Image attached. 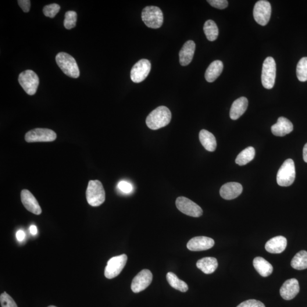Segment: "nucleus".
I'll return each mask as SVG.
<instances>
[{"label":"nucleus","mask_w":307,"mask_h":307,"mask_svg":"<svg viewBox=\"0 0 307 307\" xmlns=\"http://www.w3.org/2000/svg\"><path fill=\"white\" fill-rule=\"evenodd\" d=\"M171 120V113L165 106L156 108L149 114L146 120V125L152 130H155L169 125Z\"/></svg>","instance_id":"obj_1"},{"label":"nucleus","mask_w":307,"mask_h":307,"mask_svg":"<svg viewBox=\"0 0 307 307\" xmlns=\"http://www.w3.org/2000/svg\"><path fill=\"white\" fill-rule=\"evenodd\" d=\"M56 62L66 76L73 78L79 77L80 71L76 60L69 53L63 52L58 53L56 56Z\"/></svg>","instance_id":"obj_2"},{"label":"nucleus","mask_w":307,"mask_h":307,"mask_svg":"<svg viewBox=\"0 0 307 307\" xmlns=\"http://www.w3.org/2000/svg\"><path fill=\"white\" fill-rule=\"evenodd\" d=\"M86 198L88 204L92 206H99L105 202V192L101 181L98 180L89 181Z\"/></svg>","instance_id":"obj_3"},{"label":"nucleus","mask_w":307,"mask_h":307,"mask_svg":"<svg viewBox=\"0 0 307 307\" xmlns=\"http://www.w3.org/2000/svg\"><path fill=\"white\" fill-rule=\"evenodd\" d=\"M296 171L294 160L288 159L285 160L278 171L277 181L281 187H288L293 184L295 179Z\"/></svg>","instance_id":"obj_4"},{"label":"nucleus","mask_w":307,"mask_h":307,"mask_svg":"<svg viewBox=\"0 0 307 307\" xmlns=\"http://www.w3.org/2000/svg\"><path fill=\"white\" fill-rule=\"evenodd\" d=\"M142 19L146 26L152 28H158L163 23L161 9L154 6H146L142 12Z\"/></svg>","instance_id":"obj_5"},{"label":"nucleus","mask_w":307,"mask_h":307,"mask_svg":"<svg viewBox=\"0 0 307 307\" xmlns=\"http://www.w3.org/2000/svg\"><path fill=\"white\" fill-rule=\"evenodd\" d=\"M276 63L272 57H267L263 64L261 80L263 87L272 89L276 82Z\"/></svg>","instance_id":"obj_6"},{"label":"nucleus","mask_w":307,"mask_h":307,"mask_svg":"<svg viewBox=\"0 0 307 307\" xmlns=\"http://www.w3.org/2000/svg\"><path fill=\"white\" fill-rule=\"evenodd\" d=\"M19 83L26 94L34 95L37 91L39 84V77L32 70H26L21 73L19 77Z\"/></svg>","instance_id":"obj_7"},{"label":"nucleus","mask_w":307,"mask_h":307,"mask_svg":"<svg viewBox=\"0 0 307 307\" xmlns=\"http://www.w3.org/2000/svg\"><path fill=\"white\" fill-rule=\"evenodd\" d=\"M128 260L126 255L114 256L110 258L105 267L104 275L108 279H113L119 276L126 266Z\"/></svg>","instance_id":"obj_8"},{"label":"nucleus","mask_w":307,"mask_h":307,"mask_svg":"<svg viewBox=\"0 0 307 307\" xmlns=\"http://www.w3.org/2000/svg\"><path fill=\"white\" fill-rule=\"evenodd\" d=\"M271 14V6L269 1L260 0L256 2L253 10V16L260 26H266L269 23Z\"/></svg>","instance_id":"obj_9"},{"label":"nucleus","mask_w":307,"mask_h":307,"mask_svg":"<svg viewBox=\"0 0 307 307\" xmlns=\"http://www.w3.org/2000/svg\"><path fill=\"white\" fill-rule=\"evenodd\" d=\"M177 208L185 215L194 217H199L203 215V210L201 206L187 198H178L176 201Z\"/></svg>","instance_id":"obj_10"},{"label":"nucleus","mask_w":307,"mask_h":307,"mask_svg":"<svg viewBox=\"0 0 307 307\" xmlns=\"http://www.w3.org/2000/svg\"><path fill=\"white\" fill-rule=\"evenodd\" d=\"M27 142H52L56 138L55 132L49 128H37L28 131L26 134Z\"/></svg>","instance_id":"obj_11"},{"label":"nucleus","mask_w":307,"mask_h":307,"mask_svg":"<svg viewBox=\"0 0 307 307\" xmlns=\"http://www.w3.org/2000/svg\"><path fill=\"white\" fill-rule=\"evenodd\" d=\"M152 65L149 60L143 59L139 60L132 68L130 77L135 83H141L145 80L151 72Z\"/></svg>","instance_id":"obj_12"},{"label":"nucleus","mask_w":307,"mask_h":307,"mask_svg":"<svg viewBox=\"0 0 307 307\" xmlns=\"http://www.w3.org/2000/svg\"><path fill=\"white\" fill-rule=\"evenodd\" d=\"M153 281V274L148 269L143 270L134 278L132 281L131 288L134 293H138L145 290Z\"/></svg>","instance_id":"obj_13"},{"label":"nucleus","mask_w":307,"mask_h":307,"mask_svg":"<svg viewBox=\"0 0 307 307\" xmlns=\"http://www.w3.org/2000/svg\"><path fill=\"white\" fill-rule=\"evenodd\" d=\"M215 245L212 238L205 236L192 238L188 241L187 247L191 251L199 252L211 249Z\"/></svg>","instance_id":"obj_14"},{"label":"nucleus","mask_w":307,"mask_h":307,"mask_svg":"<svg viewBox=\"0 0 307 307\" xmlns=\"http://www.w3.org/2000/svg\"><path fill=\"white\" fill-rule=\"evenodd\" d=\"M21 201L26 208L28 211L39 215L42 213V209L37 199L34 195L27 190H23L21 194Z\"/></svg>","instance_id":"obj_15"},{"label":"nucleus","mask_w":307,"mask_h":307,"mask_svg":"<svg viewBox=\"0 0 307 307\" xmlns=\"http://www.w3.org/2000/svg\"><path fill=\"white\" fill-rule=\"evenodd\" d=\"M300 291L299 282L295 278L288 280L284 282L280 290V294L282 298L286 301L294 299Z\"/></svg>","instance_id":"obj_16"},{"label":"nucleus","mask_w":307,"mask_h":307,"mask_svg":"<svg viewBox=\"0 0 307 307\" xmlns=\"http://www.w3.org/2000/svg\"><path fill=\"white\" fill-rule=\"evenodd\" d=\"M243 190L242 185L237 182H230L223 185L220 190L221 197L226 200H233L240 196Z\"/></svg>","instance_id":"obj_17"},{"label":"nucleus","mask_w":307,"mask_h":307,"mask_svg":"<svg viewBox=\"0 0 307 307\" xmlns=\"http://www.w3.org/2000/svg\"><path fill=\"white\" fill-rule=\"evenodd\" d=\"M293 124L286 118L281 117L277 123L271 127V132L276 136L284 137L293 130Z\"/></svg>","instance_id":"obj_18"},{"label":"nucleus","mask_w":307,"mask_h":307,"mask_svg":"<svg viewBox=\"0 0 307 307\" xmlns=\"http://www.w3.org/2000/svg\"><path fill=\"white\" fill-rule=\"evenodd\" d=\"M287 239L283 236H277L270 239L266 242L265 249L272 254H280L287 247Z\"/></svg>","instance_id":"obj_19"},{"label":"nucleus","mask_w":307,"mask_h":307,"mask_svg":"<svg viewBox=\"0 0 307 307\" xmlns=\"http://www.w3.org/2000/svg\"><path fill=\"white\" fill-rule=\"evenodd\" d=\"M196 45L193 41L185 42L179 52V62L182 66L190 64L194 57Z\"/></svg>","instance_id":"obj_20"},{"label":"nucleus","mask_w":307,"mask_h":307,"mask_svg":"<svg viewBox=\"0 0 307 307\" xmlns=\"http://www.w3.org/2000/svg\"><path fill=\"white\" fill-rule=\"evenodd\" d=\"M248 106V99L245 97L238 98L235 101L231 106L230 117L231 120H236L239 119L247 109Z\"/></svg>","instance_id":"obj_21"},{"label":"nucleus","mask_w":307,"mask_h":307,"mask_svg":"<svg viewBox=\"0 0 307 307\" xmlns=\"http://www.w3.org/2000/svg\"><path fill=\"white\" fill-rule=\"evenodd\" d=\"M199 139L202 145L207 151L213 152L217 148V142L214 135L208 130L203 129L200 131Z\"/></svg>","instance_id":"obj_22"},{"label":"nucleus","mask_w":307,"mask_h":307,"mask_svg":"<svg viewBox=\"0 0 307 307\" xmlns=\"http://www.w3.org/2000/svg\"><path fill=\"white\" fill-rule=\"evenodd\" d=\"M253 266L257 272L263 277L270 276L273 271V266L262 257H256L253 260Z\"/></svg>","instance_id":"obj_23"},{"label":"nucleus","mask_w":307,"mask_h":307,"mask_svg":"<svg viewBox=\"0 0 307 307\" xmlns=\"http://www.w3.org/2000/svg\"><path fill=\"white\" fill-rule=\"evenodd\" d=\"M223 63L220 60H215L210 64L205 74V79L209 83L215 81L223 70Z\"/></svg>","instance_id":"obj_24"},{"label":"nucleus","mask_w":307,"mask_h":307,"mask_svg":"<svg viewBox=\"0 0 307 307\" xmlns=\"http://www.w3.org/2000/svg\"><path fill=\"white\" fill-rule=\"evenodd\" d=\"M196 266L206 274H212L217 268V260L213 257H205L199 260Z\"/></svg>","instance_id":"obj_25"},{"label":"nucleus","mask_w":307,"mask_h":307,"mask_svg":"<svg viewBox=\"0 0 307 307\" xmlns=\"http://www.w3.org/2000/svg\"><path fill=\"white\" fill-rule=\"evenodd\" d=\"M255 149L253 147H248L242 151L235 159V163L239 166H244L251 162L255 156Z\"/></svg>","instance_id":"obj_26"},{"label":"nucleus","mask_w":307,"mask_h":307,"mask_svg":"<svg viewBox=\"0 0 307 307\" xmlns=\"http://www.w3.org/2000/svg\"><path fill=\"white\" fill-rule=\"evenodd\" d=\"M166 278L169 284L173 288L183 292L188 291V286L187 284L185 281L179 280L176 275L173 273H168Z\"/></svg>","instance_id":"obj_27"},{"label":"nucleus","mask_w":307,"mask_h":307,"mask_svg":"<svg viewBox=\"0 0 307 307\" xmlns=\"http://www.w3.org/2000/svg\"><path fill=\"white\" fill-rule=\"evenodd\" d=\"M294 269L302 270L307 269V252L302 251L296 254L291 262Z\"/></svg>","instance_id":"obj_28"},{"label":"nucleus","mask_w":307,"mask_h":307,"mask_svg":"<svg viewBox=\"0 0 307 307\" xmlns=\"http://www.w3.org/2000/svg\"><path fill=\"white\" fill-rule=\"evenodd\" d=\"M204 31L206 37L209 41L216 40L219 36V28L212 20L206 21L204 26Z\"/></svg>","instance_id":"obj_29"},{"label":"nucleus","mask_w":307,"mask_h":307,"mask_svg":"<svg viewBox=\"0 0 307 307\" xmlns=\"http://www.w3.org/2000/svg\"><path fill=\"white\" fill-rule=\"evenodd\" d=\"M296 76L299 81H307V57H304L299 60L296 67Z\"/></svg>","instance_id":"obj_30"},{"label":"nucleus","mask_w":307,"mask_h":307,"mask_svg":"<svg viewBox=\"0 0 307 307\" xmlns=\"http://www.w3.org/2000/svg\"><path fill=\"white\" fill-rule=\"evenodd\" d=\"M77 13L74 11H68L65 14L64 21V26L68 30L71 29L76 26Z\"/></svg>","instance_id":"obj_31"},{"label":"nucleus","mask_w":307,"mask_h":307,"mask_svg":"<svg viewBox=\"0 0 307 307\" xmlns=\"http://www.w3.org/2000/svg\"><path fill=\"white\" fill-rule=\"evenodd\" d=\"M60 9V7L56 3H52L46 5L44 8V13L46 17L53 18L58 14Z\"/></svg>","instance_id":"obj_32"},{"label":"nucleus","mask_w":307,"mask_h":307,"mask_svg":"<svg viewBox=\"0 0 307 307\" xmlns=\"http://www.w3.org/2000/svg\"><path fill=\"white\" fill-rule=\"evenodd\" d=\"M0 302L2 307H18L15 302L6 292L0 296Z\"/></svg>","instance_id":"obj_33"},{"label":"nucleus","mask_w":307,"mask_h":307,"mask_svg":"<svg viewBox=\"0 0 307 307\" xmlns=\"http://www.w3.org/2000/svg\"><path fill=\"white\" fill-rule=\"evenodd\" d=\"M237 307H266L261 302L255 299L248 300L239 305Z\"/></svg>","instance_id":"obj_34"},{"label":"nucleus","mask_w":307,"mask_h":307,"mask_svg":"<svg viewBox=\"0 0 307 307\" xmlns=\"http://www.w3.org/2000/svg\"><path fill=\"white\" fill-rule=\"evenodd\" d=\"M207 2L214 8L219 9H226L228 5V1L227 0H208Z\"/></svg>","instance_id":"obj_35"},{"label":"nucleus","mask_w":307,"mask_h":307,"mask_svg":"<svg viewBox=\"0 0 307 307\" xmlns=\"http://www.w3.org/2000/svg\"><path fill=\"white\" fill-rule=\"evenodd\" d=\"M118 188L119 190L125 194H130L133 191V186L127 181H121L118 184Z\"/></svg>","instance_id":"obj_36"},{"label":"nucleus","mask_w":307,"mask_h":307,"mask_svg":"<svg viewBox=\"0 0 307 307\" xmlns=\"http://www.w3.org/2000/svg\"><path fill=\"white\" fill-rule=\"evenodd\" d=\"M18 3L23 11L26 13L29 12L30 9V1L28 0H19Z\"/></svg>","instance_id":"obj_37"},{"label":"nucleus","mask_w":307,"mask_h":307,"mask_svg":"<svg viewBox=\"0 0 307 307\" xmlns=\"http://www.w3.org/2000/svg\"><path fill=\"white\" fill-rule=\"evenodd\" d=\"M26 233L22 230H20L17 232L16 233V238L17 240L19 241H23L24 240V239L26 238Z\"/></svg>","instance_id":"obj_38"},{"label":"nucleus","mask_w":307,"mask_h":307,"mask_svg":"<svg viewBox=\"0 0 307 307\" xmlns=\"http://www.w3.org/2000/svg\"><path fill=\"white\" fill-rule=\"evenodd\" d=\"M303 159H304L305 162L307 163V143L305 145L304 148H303Z\"/></svg>","instance_id":"obj_39"},{"label":"nucleus","mask_w":307,"mask_h":307,"mask_svg":"<svg viewBox=\"0 0 307 307\" xmlns=\"http://www.w3.org/2000/svg\"><path fill=\"white\" fill-rule=\"evenodd\" d=\"M30 232L32 235H36L38 233V230L36 226H31L30 227Z\"/></svg>","instance_id":"obj_40"},{"label":"nucleus","mask_w":307,"mask_h":307,"mask_svg":"<svg viewBox=\"0 0 307 307\" xmlns=\"http://www.w3.org/2000/svg\"><path fill=\"white\" fill-rule=\"evenodd\" d=\"M55 307V306H49V307Z\"/></svg>","instance_id":"obj_41"}]
</instances>
